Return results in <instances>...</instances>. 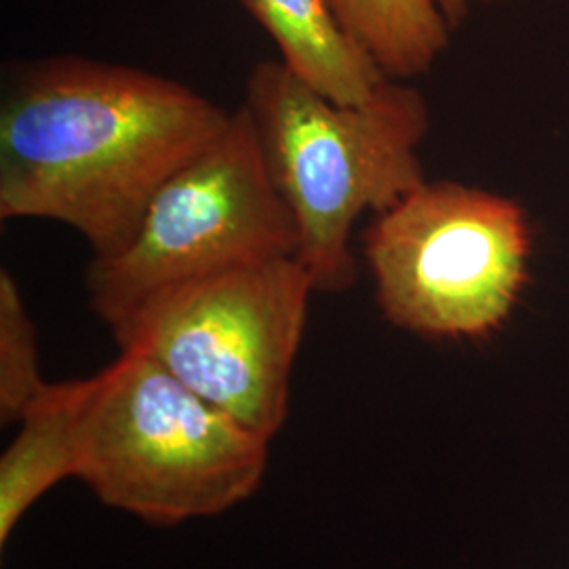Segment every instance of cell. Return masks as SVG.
I'll return each instance as SVG.
<instances>
[{
  "mask_svg": "<svg viewBox=\"0 0 569 569\" xmlns=\"http://www.w3.org/2000/svg\"><path fill=\"white\" fill-rule=\"evenodd\" d=\"M230 119L232 110L142 68L82 56L13 63L0 98V220L68 226L93 258H110Z\"/></svg>",
  "mask_w": 569,
  "mask_h": 569,
  "instance_id": "1",
  "label": "cell"
},
{
  "mask_svg": "<svg viewBox=\"0 0 569 569\" xmlns=\"http://www.w3.org/2000/svg\"><path fill=\"white\" fill-rule=\"evenodd\" d=\"M243 106L298 230L296 258L317 293H345L357 281L359 218L427 182L418 154L430 127L427 100L387 79L366 102L340 103L283 61L264 60L247 77Z\"/></svg>",
  "mask_w": 569,
  "mask_h": 569,
  "instance_id": "2",
  "label": "cell"
},
{
  "mask_svg": "<svg viewBox=\"0 0 569 569\" xmlns=\"http://www.w3.org/2000/svg\"><path fill=\"white\" fill-rule=\"evenodd\" d=\"M270 441L146 355L84 378L77 479L152 526L218 517L262 488Z\"/></svg>",
  "mask_w": 569,
  "mask_h": 569,
  "instance_id": "3",
  "label": "cell"
},
{
  "mask_svg": "<svg viewBox=\"0 0 569 569\" xmlns=\"http://www.w3.org/2000/svg\"><path fill=\"white\" fill-rule=\"evenodd\" d=\"M315 293L296 256L272 258L159 291L110 331L121 350L146 355L272 441Z\"/></svg>",
  "mask_w": 569,
  "mask_h": 569,
  "instance_id": "4",
  "label": "cell"
},
{
  "mask_svg": "<svg viewBox=\"0 0 569 569\" xmlns=\"http://www.w3.org/2000/svg\"><path fill=\"white\" fill-rule=\"evenodd\" d=\"M363 243L382 317L428 340H486L528 281L526 211L467 183H420L373 218Z\"/></svg>",
  "mask_w": 569,
  "mask_h": 569,
  "instance_id": "5",
  "label": "cell"
},
{
  "mask_svg": "<svg viewBox=\"0 0 569 569\" xmlns=\"http://www.w3.org/2000/svg\"><path fill=\"white\" fill-rule=\"evenodd\" d=\"M296 251L293 218L241 103L224 133L154 194L133 239L110 258H91L84 289L110 329L169 287Z\"/></svg>",
  "mask_w": 569,
  "mask_h": 569,
  "instance_id": "6",
  "label": "cell"
},
{
  "mask_svg": "<svg viewBox=\"0 0 569 569\" xmlns=\"http://www.w3.org/2000/svg\"><path fill=\"white\" fill-rule=\"evenodd\" d=\"M82 380L47 382L0 458V547L44 493L77 479Z\"/></svg>",
  "mask_w": 569,
  "mask_h": 569,
  "instance_id": "7",
  "label": "cell"
},
{
  "mask_svg": "<svg viewBox=\"0 0 569 569\" xmlns=\"http://www.w3.org/2000/svg\"><path fill=\"white\" fill-rule=\"evenodd\" d=\"M281 61L306 84L340 103L369 100L387 81L382 70L346 34L329 0H241Z\"/></svg>",
  "mask_w": 569,
  "mask_h": 569,
  "instance_id": "8",
  "label": "cell"
},
{
  "mask_svg": "<svg viewBox=\"0 0 569 569\" xmlns=\"http://www.w3.org/2000/svg\"><path fill=\"white\" fill-rule=\"evenodd\" d=\"M346 34L392 81L422 77L458 23L448 0H329Z\"/></svg>",
  "mask_w": 569,
  "mask_h": 569,
  "instance_id": "9",
  "label": "cell"
},
{
  "mask_svg": "<svg viewBox=\"0 0 569 569\" xmlns=\"http://www.w3.org/2000/svg\"><path fill=\"white\" fill-rule=\"evenodd\" d=\"M42 378L37 327L9 268H0V422L18 425L37 401Z\"/></svg>",
  "mask_w": 569,
  "mask_h": 569,
  "instance_id": "10",
  "label": "cell"
},
{
  "mask_svg": "<svg viewBox=\"0 0 569 569\" xmlns=\"http://www.w3.org/2000/svg\"><path fill=\"white\" fill-rule=\"evenodd\" d=\"M477 2H498V0H448L449 11L453 13L456 20H460L468 4H477Z\"/></svg>",
  "mask_w": 569,
  "mask_h": 569,
  "instance_id": "11",
  "label": "cell"
}]
</instances>
